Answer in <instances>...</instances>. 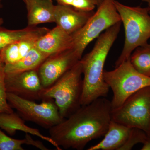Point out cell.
I'll use <instances>...</instances> for the list:
<instances>
[{"instance_id":"6da1fadb","label":"cell","mask_w":150,"mask_h":150,"mask_svg":"<svg viewBox=\"0 0 150 150\" xmlns=\"http://www.w3.org/2000/svg\"><path fill=\"white\" fill-rule=\"evenodd\" d=\"M111 101L100 98L49 129L50 137L60 148L83 149L92 140L103 137L111 121Z\"/></svg>"},{"instance_id":"7a4b0ae2","label":"cell","mask_w":150,"mask_h":150,"mask_svg":"<svg viewBox=\"0 0 150 150\" xmlns=\"http://www.w3.org/2000/svg\"><path fill=\"white\" fill-rule=\"evenodd\" d=\"M121 23H116L100 35L92 50L80 60L84 76L81 105L107 96L109 87L103 77L105 63L120 32Z\"/></svg>"},{"instance_id":"3957f363","label":"cell","mask_w":150,"mask_h":150,"mask_svg":"<svg viewBox=\"0 0 150 150\" xmlns=\"http://www.w3.org/2000/svg\"><path fill=\"white\" fill-rule=\"evenodd\" d=\"M80 60L49 87L43 89L41 100L54 99L61 117H69L81 106L83 91Z\"/></svg>"},{"instance_id":"277c9868","label":"cell","mask_w":150,"mask_h":150,"mask_svg":"<svg viewBox=\"0 0 150 150\" xmlns=\"http://www.w3.org/2000/svg\"><path fill=\"white\" fill-rule=\"evenodd\" d=\"M114 4L125 33L124 46L115 67L129 60L136 48L148 43L150 38V8L129 6L115 0Z\"/></svg>"},{"instance_id":"5b68a950","label":"cell","mask_w":150,"mask_h":150,"mask_svg":"<svg viewBox=\"0 0 150 150\" xmlns=\"http://www.w3.org/2000/svg\"><path fill=\"white\" fill-rule=\"evenodd\" d=\"M103 77L113 93L111 101L112 109L121 106L129 96L138 91L150 86V77L138 71L129 59L121 63L112 71L104 70Z\"/></svg>"},{"instance_id":"8992f818","label":"cell","mask_w":150,"mask_h":150,"mask_svg":"<svg viewBox=\"0 0 150 150\" xmlns=\"http://www.w3.org/2000/svg\"><path fill=\"white\" fill-rule=\"evenodd\" d=\"M114 1L103 0L86 23L72 35V48L80 56H82L87 46L103 31L121 22Z\"/></svg>"},{"instance_id":"52a82bcc","label":"cell","mask_w":150,"mask_h":150,"mask_svg":"<svg viewBox=\"0 0 150 150\" xmlns=\"http://www.w3.org/2000/svg\"><path fill=\"white\" fill-rule=\"evenodd\" d=\"M111 120L141 129L150 136V86L138 91L121 106L112 109Z\"/></svg>"},{"instance_id":"ba28073f","label":"cell","mask_w":150,"mask_h":150,"mask_svg":"<svg viewBox=\"0 0 150 150\" xmlns=\"http://www.w3.org/2000/svg\"><path fill=\"white\" fill-rule=\"evenodd\" d=\"M9 104L16 109L19 115L27 121L49 129L64 120L53 99H43L40 104L7 93Z\"/></svg>"},{"instance_id":"9c48e42d","label":"cell","mask_w":150,"mask_h":150,"mask_svg":"<svg viewBox=\"0 0 150 150\" xmlns=\"http://www.w3.org/2000/svg\"><path fill=\"white\" fill-rule=\"evenodd\" d=\"M81 58L73 48L48 56L38 69L43 88L53 85Z\"/></svg>"},{"instance_id":"30bf717a","label":"cell","mask_w":150,"mask_h":150,"mask_svg":"<svg viewBox=\"0 0 150 150\" xmlns=\"http://www.w3.org/2000/svg\"><path fill=\"white\" fill-rule=\"evenodd\" d=\"M5 86L7 92L31 100H41L44 89L38 69L17 74H6Z\"/></svg>"},{"instance_id":"8fae6325","label":"cell","mask_w":150,"mask_h":150,"mask_svg":"<svg viewBox=\"0 0 150 150\" xmlns=\"http://www.w3.org/2000/svg\"><path fill=\"white\" fill-rule=\"evenodd\" d=\"M94 11L79 10L69 6L55 5L54 19L56 25L70 35L80 29Z\"/></svg>"},{"instance_id":"7c38bea8","label":"cell","mask_w":150,"mask_h":150,"mask_svg":"<svg viewBox=\"0 0 150 150\" xmlns=\"http://www.w3.org/2000/svg\"><path fill=\"white\" fill-rule=\"evenodd\" d=\"M72 47V35L57 25L41 36L35 45V48L48 56L71 49Z\"/></svg>"},{"instance_id":"4fadbf2b","label":"cell","mask_w":150,"mask_h":150,"mask_svg":"<svg viewBox=\"0 0 150 150\" xmlns=\"http://www.w3.org/2000/svg\"><path fill=\"white\" fill-rule=\"evenodd\" d=\"M45 27L42 31L6 46L0 52V58L5 65L11 64L22 59L34 48L37 40L48 32Z\"/></svg>"},{"instance_id":"5bb4252c","label":"cell","mask_w":150,"mask_h":150,"mask_svg":"<svg viewBox=\"0 0 150 150\" xmlns=\"http://www.w3.org/2000/svg\"><path fill=\"white\" fill-rule=\"evenodd\" d=\"M27 11L28 26L55 22L53 0H22Z\"/></svg>"},{"instance_id":"9a60e30c","label":"cell","mask_w":150,"mask_h":150,"mask_svg":"<svg viewBox=\"0 0 150 150\" xmlns=\"http://www.w3.org/2000/svg\"><path fill=\"white\" fill-rule=\"evenodd\" d=\"M131 128L111 120L104 138L88 150H119L129 137Z\"/></svg>"},{"instance_id":"2e32d148","label":"cell","mask_w":150,"mask_h":150,"mask_svg":"<svg viewBox=\"0 0 150 150\" xmlns=\"http://www.w3.org/2000/svg\"><path fill=\"white\" fill-rule=\"evenodd\" d=\"M0 129L4 130L11 136H14L17 131H21L25 134L37 136L42 139L49 142L57 150H62L51 137L44 136L38 129L27 126L24 121L20 117V115L14 112L0 113Z\"/></svg>"},{"instance_id":"e0dca14e","label":"cell","mask_w":150,"mask_h":150,"mask_svg":"<svg viewBox=\"0 0 150 150\" xmlns=\"http://www.w3.org/2000/svg\"><path fill=\"white\" fill-rule=\"evenodd\" d=\"M48 57L35 46L18 62L11 64L5 65V71L6 74H13L38 69Z\"/></svg>"},{"instance_id":"ac0fdd59","label":"cell","mask_w":150,"mask_h":150,"mask_svg":"<svg viewBox=\"0 0 150 150\" xmlns=\"http://www.w3.org/2000/svg\"><path fill=\"white\" fill-rule=\"evenodd\" d=\"M45 28L28 26L23 29L10 30L0 27V52L11 43L36 34Z\"/></svg>"},{"instance_id":"d6986e66","label":"cell","mask_w":150,"mask_h":150,"mask_svg":"<svg viewBox=\"0 0 150 150\" xmlns=\"http://www.w3.org/2000/svg\"><path fill=\"white\" fill-rule=\"evenodd\" d=\"M23 144L31 145L42 150L49 149L40 141L33 139L30 134H25L23 139H16L8 137L0 129V150H23Z\"/></svg>"},{"instance_id":"ffe728a7","label":"cell","mask_w":150,"mask_h":150,"mask_svg":"<svg viewBox=\"0 0 150 150\" xmlns=\"http://www.w3.org/2000/svg\"><path fill=\"white\" fill-rule=\"evenodd\" d=\"M129 60L138 71L150 77V44L147 43L136 48Z\"/></svg>"},{"instance_id":"44dd1931","label":"cell","mask_w":150,"mask_h":150,"mask_svg":"<svg viewBox=\"0 0 150 150\" xmlns=\"http://www.w3.org/2000/svg\"><path fill=\"white\" fill-rule=\"evenodd\" d=\"M5 64L0 58V113L13 112L12 108L9 104L5 86Z\"/></svg>"},{"instance_id":"7402d4cb","label":"cell","mask_w":150,"mask_h":150,"mask_svg":"<svg viewBox=\"0 0 150 150\" xmlns=\"http://www.w3.org/2000/svg\"><path fill=\"white\" fill-rule=\"evenodd\" d=\"M147 137V135L143 130L137 128H131L128 139L119 150H131L137 144H144Z\"/></svg>"},{"instance_id":"603a6c76","label":"cell","mask_w":150,"mask_h":150,"mask_svg":"<svg viewBox=\"0 0 150 150\" xmlns=\"http://www.w3.org/2000/svg\"><path fill=\"white\" fill-rule=\"evenodd\" d=\"M57 4L69 6L79 10L91 11L96 4L93 0H55Z\"/></svg>"},{"instance_id":"cb8c5ba5","label":"cell","mask_w":150,"mask_h":150,"mask_svg":"<svg viewBox=\"0 0 150 150\" xmlns=\"http://www.w3.org/2000/svg\"><path fill=\"white\" fill-rule=\"evenodd\" d=\"M141 150H150V136L147 135L146 139L143 144V146Z\"/></svg>"},{"instance_id":"d4e9b609","label":"cell","mask_w":150,"mask_h":150,"mask_svg":"<svg viewBox=\"0 0 150 150\" xmlns=\"http://www.w3.org/2000/svg\"><path fill=\"white\" fill-rule=\"evenodd\" d=\"M93 1L95 3L96 6H98L102 3L103 0H93Z\"/></svg>"},{"instance_id":"484cf974","label":"cell","mask_w":150,"mask_h":150,"mask_svg":"<svg viewBox=\"0 0 150 150\" xmlns=\"http://www.w3.org/2000/svg\"><path fill=\"white\" fill-rule=\"evenodd\" d=\"M4 23V20L3 18H0V27H1L2 25Z\"/></svg>"},{"instance_id":"4316f807","label":"cell","mask_w":150,"mask_h":150,"mask_svg":"<svg viewBox=\"0 0 150 150\" xmlns=\"http://www.w3.org/2000/svg\"><path fill=\"white\" fill-rule=\"evenodd\" d=\"M144 1L146 2L147 3L148 6L150 8V0H144ZM149 13L150 14V11Z\"/></svg>"},{"instance_id":"83f0119b","label":"cell","mask_w":150,"mask_h":150,"mask_svg":"<svg viewBox=\"0 0 150 150\" xmlns=\"http://www.w3.org/2000/svg\"><path fill=\"white\" fill-rule=\"evenodd\" d=\"M2 0H0V9L3 8V5L2 4L1 1Z\"/></svg>"},{"instance_id":"f1b7e54d","label":"cell","mask_w":150,"mask_h":150,"mask_svg":"<svg viewBox=\"0 0 150 150\" xmlns=\"http://www.w3.org/2000/svg\"><path fill=\"white\" fill-rule=\"evenodd\" d=\"M142 1H144V0H142Z\"/></svg>"}]
</instances>
